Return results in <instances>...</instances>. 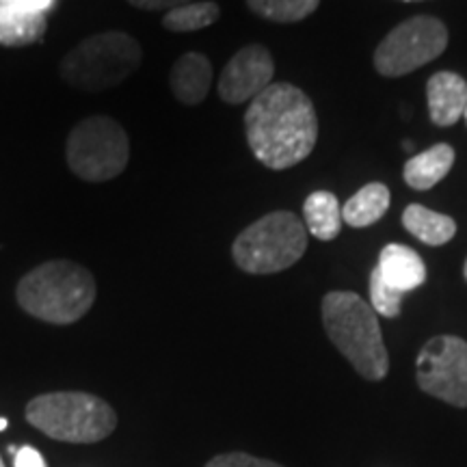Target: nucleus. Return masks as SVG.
<instances>
[{"label":"nucleus","instance_id":"a211bd4d","mask_svg":"<svg viewBox=\"0 0 467 467\" xmlns=\"http://www.w3.org/2000/svg\"><path fill=\"white\" fill-rule=\"evenodd\" d=\"M389 189L381 182L366 184L342 206V219L350 227H368L377 223L389 208Z\"/></svg>","mask_w":467,"mask_h":467},{"label":"nucleus","instance_id":"c85d7f7f","mask_svg":"<svg viewBox=\"0 0 467 467\" xmlns=\"http://www.w3.org/2000/svg\"><path fill=\"white\" fill-rule=\"evenodd\" d=\"M463 277H465V282H467V260H465V268H463Z\"/></svg>","mask_w":467,"mask_h":467},{"label":"nucleus","instance_id":"9b49d317","mask_svg":"<svg viewBox=\"0 0 467 467\" xmlns=\"http://www.w3.org/2000/svg\"><path fill=\"white\" fill-rule=\"evenodd\" d=\"M426 100L435 126L457 124L467 109V83L454 72H437L426 85Z\"/></svg>","mask_w":467,"mask_h":467},{"label":"nucleus","instance_id":"6e6552de","mask_svg":"<svg viewBox=\"0 0 467 467\" xmlns=\"http://www.w3.org/2000/svg\"><path fill=\"white\" fill-rule=\"evenodd\" d=\"M448 46V28L431 16L402 22L379 44L375 67L385 78H399L435 61Z\"/></svg>","mask_w":467,"mask_h":467},{"label":"nucleus","instance_id":"412c9836","mask_svg":"<svg viewBox=\"0 0 467 467\" xmlns=\"http://www.w3.org/2000/svg\"><path fill=\"white\" fill-rule=\"evenodd\" d=\"M402 292L392 288L389 284H385V279L379 273V268L370 273V307L375 309L377 317L381 314L385 318H396L400 317V306H402Z\"/></svg>","mask_w":467,"mask_h":467},{"label":"nucleus","instance_id":"423d86ee","mask_svg":"<svg viewBox=\"0 0 467 467\" xmlns=\"http://www.w3.org/2000/svg\"><path fill=\"white\" fill-rule=\"evenodd\" d=\"M307 249V230L285 210L266 214L243 230L232 244L236 266L251 275H271L296 265Z\"/></svg>","mask_w":467,"mask_h":467},{"label":"nucleus","instance_id":"2f4dec72","mask_svg":"<svg viewBox=\"0 0 467 467\" xmlns=\"http://www.w3.org/2000/svg\"><path fill=\"white\" fill-rule=\"evenodd\" d=\"M463 117H465V119H467V109H465V115H463Z\"/></svg>","mask_w":467,"mask_h":467},{"label":"nucleus","instance_id":"4be33fe9","mask_svg":"<svg viewBox=\"0 0 467 467\" xmlns=\"http://www.w3.org/2000/svg\"><path fill=\"white\" fill-rule=\"evenodd\" d=\"M206 467H284L275 463V461H266L251 457L244 452H230V454H219L213 461H208Z\"/></svg>","mask_w":467,"mask_h":467},{"label":"nucleus","instance_id":"2eb2a0df","mask_svg":"<svg viewBox=\"0 0 467 467\" xmlns=\"http://www.w3.org/2000/svg\"><path fill=\"white\" fill-rule=\"evenodd\" d=\"M46 25V14H35L20 5H0V46L17 48L37 44L44 37Z\"/></svg>","mask_w":467,"mask_h":467},{"label":"nucleus","instance_id":"c756f323","mask_svg":"<svg viewBox=\"0 0 467 467\" xmlns=\"http://www.w3.org/2000/svg\"><path fill=\"white\" fill-rule=\"evenodd\" d=\"M405 3H418V0H405Z\"/></svg>","mask_w":467,"mask_h":467},{"label":"nucleus","instance_id":"6ab92c4d","mask_svg":"<svg viewBox=\"0 0 467 467\" xmlns=\"http://www.w3.org/2000/svg\"><path fill=\"white\" fill-rule=\"evenodd\" d=\"M219 16L221 9L217 3H189L167 11L162 17V26L171 33L202 31V28L214 25Z\"/></svg>","mask_w":467,"mask_h":467},{"label":"nucleus","instance_id":"f8f14e48","mask_svg":"<svg viewBox=\"0 0 467 467\" xmlns=\"http://www.w3.org/2000/svg\"><path fill=\"white\" fill-rule=\"evenodd\" d=\"M210 85H213V63L200 52H186L173 63L169 74V87L175 100L195 107L206 100Z\"/></svg>","mask_w":467,"mask_h":467},{"label":"nucleus","instance_id":"f03ea898","mask_svg":"<svg viewBox=\"0 0 467 467\" xmlns=\"http://www.w3.org/2000/svg\"><path fill=\"white\" fill-rule=\"evenodd\" d=\"M96 279L85 266L69 260H50L20 279L16 296L33 318L50 325H72L96 301Z\"/></svg>","mask_w":467,"mask_h":467},{"label":"nucleus","instance_id":"20e7f679","mask_svg":"<svg viewBox=\"0 0 467 467\" xmlns=\"http://www.w3.org/2000/svg\"><path fill=\"white\" fill-rule=\"evenodd\" d=\"M26 420L57 441L96 443L117 426V413L107 400L87 392H52L26 405Z\"/></svg>","mask_w":467,"mask_h":467},{"label":"nucleus","instance_id":"5701e85b","mask_svg":"<svg viewBox=\"0 0 467 467\" xmlns=\"http://www.w3.org/2000/svg\"><path fill=\"white\" fill-rule=\"evenodd\" d=\"M128 3H130L132 7L143 9V11H161V9L171 11L175 7H182V5L195 3V0H128Z\"/></svg>","mask_w":467,"mask_h":467},{"label":"nucleus","instance_id":"dca6fc26","mask_svg":"<svg viewBox=\"0 0 467 467\" xmlns=\"http://www.w3.org/2000/svg\"><path fill=\"white\" fill-rule=\"evenodd\" d=\"M303 223L318 241H334L342 230V206L329 191H317L303 203Z\"/></svg>","mask_w":467,"mask_h":467},{"label":"nucleus","instance_id":"a878e982","mask_svg":"<svg viewBox=\"0 0 467 467\" xmlns=\"http://www.w3.org/2000/svg\"><path fill=\"white\" fill-rule=\"evenodd\" d=\"M7 420H5V418H0V431H5V429H7Z\"/></svg>","mask_w":467,"mask_h":467},{"label":"nucleus","instance_id":"9d476101","mask_svg":"<svg viewBox=\"0 0 467 467\" xmlns=\"http://www.w3.org/2000/svg\"><path fill=\"white\" fill-rule=\"evenodd\" d=\"M275 63L265 46L254 44L238 50L219 78V98L227 104H243L258 98L273 85Z\"/></svg>","mask_w":467,"mask_h":467},{"label":"nucleus","instance_id":"f3484780","mask_svg":"<svg viewBox=\"0 0 467 467\" xmlns=\"http://www.w3.org/2000/svg\"><path fill=\"white\" fill-rule=\"evenodd\" d=\"M402 225L411 236H416L424 244H431V247H441V244L451 243L454 234H457L454 219L433 213V210L420 206V203H411V206L405 208Z\"/></svg>","mask_w":467,"mask_h":467},{"label":"nucleus","instance_id":"ddd939ff","mask_svg":"<svg viewBox=\"0 0 467 467\" xmlns=\"http://www.w3.org/2000/svg\"><path fill=\"white\" fill-rule=\"evenodd\" d=\"M379 273L399 292H411L426 282V266L420 255L411 247L392 243L385 244L379 254Z\"/></svg>","mask_w":467,"mask_h":467},{"label":"nucleus","instance_id":"7c9ffc66","mask_svg":"<svg viewBox=\"0 0 467 467\" xmlns=\"http://www.w3.org/2000/svg\"><path fill=\"white\" fill-rule=\"evenodd\" d=\"M0 467H5V463H3V457H0Z\"/></svg>","mask_w":467,"mask_h":467},{"label":"nucleus","instance_id":"b1692460","mask_svg":"<svg viewBox=\"0 0 467 467\" xmlns=\"http://www.w3.org/2000/svg\"><path fill=\"white\" fill-rule=\"evenodd\" d=\"M14 465L16 467H46V461L42 454H39V451H35L33 446H22L17 448Z\"/></svg>","mask_w":467,"mask_h":467},{"label":"nucleus","instance_id":"bb28decb","mask_svg":"<svg viewBox=\"0 0 467 467\" xmlns=\"http://www.w3.org/2000/svg\"><path fill=\"white\" fill-rule=\"evenodd\" d=\"M17 0H0V5H14Z\"/></svg>","mask_w":467,"mask_h":467},{"label":"nucleus","instance_id":"aec40b11","mask_svg":"<svg viewBox=\"0 0 467 467\" xmlns=\"http://www.w3.org/2000/svg\"><path fill=\"white\" fill-rule=\"evenodd\" d=\"M249 9L271 22H299L318 9L320 0H247Z\"/></svg>","mask_w":467,"mask_h":467},{"label":"nucleus","instance_id":"393cba45","mask_svg":"<svg viewBox=\"0 0 467 467\" xmlns=\"http://www.w3.org/2000/svg\"><path fill=\"white\" fill-rule=\"evenodd\" d=\"M14 5H20V7L35 11V14H46L55 5V0H17Z\"/></svg>","mask_w":467,"mask_h":467},{"label":"nucleus","instance_id":"4468645a","mask_svg":"<svg viewBox=\"0 0 467 467\" xmlns=\"http://www.w3.org/2000/svg\"><path fill=\"white\" fill-rule=\"evenodd\" d=\"M454 165V150L451 145L440 143L433 145L431 150L416 154L413 159L407 161L402 169V178L405 182L416 191H429L435 184H440L446 178Z\"/></svg>","mask_w":467,"mask_h":467},{"label":"nucleus","instance_id":"0eeeda50","mask_svg":"<svg viewBox=\"0 0 467 467\" xmlns=\"http://www.w3.org/2000/svg\"><path fill=\"white\" fill-rule=\"evenodd\" d=\"M66 161L72 173L85 182H109L124 173L128 167L130 141L124 128L113 117H87L69 132Z\"/></svg>","mask_w":467,"mask_h":467},{"label":"nucleus","instance_id":"7ed1b4c3","mask_svg":"<svg viewBox=\"0 0 467 467\" xmlns=\"http://www.w3.org/2000/svg\"><path fill=\"white\" fill-rule=\"evenodd\" d=\"M323 325L329 340L368 381L388 377L389 358L377 312L355 292H329L323 299Z\"/></svg>","mask_w":467,"mask_h":467},{"label":"nucleus","instance_id":"cd10ccee","mask_svg":"<svg viewBox=\"0 0 467 467\" xmlns=\"http://www.w3.org/2000/svg\"><path fill=\"white\" fill-rule=\"evenodd\" d=\"M402 145H405V150H411V148H413V143H411V141H405Z\"/></svg>","mask_w":467,"mask_h":467},{"label":"nucleus","instance_id":"39448f33","mask_svg":"<svg viewBox=\"0 0 467 467\" xmlns=\"http://www.w3.org/2000/svg\"><path fill=\"white\" fill-rule=\"evenodd\" d=\"M141 44L121 31L87 37L63 57L61 78L80 91H104L119 85L141 66Z\"/></svg>","mask_w":467,"mask_h":467},{"label":"nucleus","instance_id":"1a4fd4ad","mask_svg":"<svg viewBox=\"0 0 467 467\" xmlns=\"http://www.w3.org/2000/svg\"><path fill=\"white\" fill-rule=\"evenodd\" d=\"M418 385L448 405L467 407V342L457 336H437L420 350Z\"/></svg>","mask_w":467,"mask_h":467},{"label":"nucleus","instance_id":"f257e3e1","mask_svg":"<svg viewBox=\"0 0 467 467\" xmlns=\"http://www.w3.org/2000/svg\"><path fill=\"white\" fill-rule=\"evenodd\" d=\"M244 130L255 159L268 169L284 171L312 154L318 139L317 110L299 87L273 83L251 100Z\"/></svg>","mask_w":467,"mask_h":467}]
</instances>
